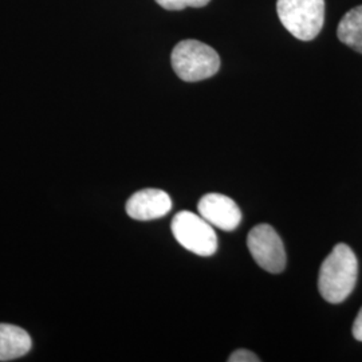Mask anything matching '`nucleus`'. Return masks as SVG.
Wrapping results in <instances>:
<instances>
[{"mask_svg":"<svg viewBox=\"0 0 362 362\" xmlns=\"http://www.w3.org/2000/svg\"><path fill=\"white\" fill-rule=\"evenodd\" d=\"M357 275L358 262L353 250L344 243L337 245L320 270L318 288L321 296L330 303L344 302L354 290Z\"/></svg>","mask_w":362,"mask_h":362,"instance_id":"nucleus-1","label":"nucleus"},{"mask_svg":"<svg viewBox=\"0 0 362 362\" xmlns=\"http://www.w3.org/2000/svg\"><path fill=\"white\" fill-rule=\"evenodd\" d=\"M177 77L185 82H199L214 77L220 69L219 54L203 42L187 39L179 42L170 55Z\"/></svg>","mask_w":362,"mask_h":362,"instance_id":"nucleus-2","label":"nucleus"},{"mask_svg":"<svg viewBox=\"0 0 362 362\" xmlns=\"http://www.w3.org/2000/svg\"><path fill=\"white\" fill-rule=\"evenodd\" d=\"M353 336L357 339V341H361L362 342V309L358 313L354 325H353Z\"/></svg>","mask_w":362,"mask_h":362,"instance_id":"nucleus-12","label":"nucleus"},{"mask_svg":"<svg viewBox=\"0 0 362 362\" xmlns=\"http://www.w3.org/2000/svg\"><path fill=\"white\" fill-rule=\"evenodd\" d=\"M211 0H156L158 6H161L164 10L168 11H180L188 7L200 8L206 7Z\"/></svg>","mask_w":362,"mask_h":362,"instance_id":"nucleus-10","label":"nucleus"},{"mask_svg":"<svg viewBox=\"0 0 362 362\" xmlns=\"http://www.w3.org/2000/svg\"><path fill=\"white\" fill-rule=\"evenodd\" d=\"M175 239L185 250L199 257H212L218 250V235L202 215L181 211L170 224Z\"/></svg>","mask_w":362,"mask_h":362,"instance_id":"nucleus-4","label":"nucleus"},{"mask_svg":"<svg viewBox=\"0 0 362 362\" xmlns=\"http://www.w3.org/2000/svg\"><path fill=\"white\" fill-rule=\"evenodd\" d=\"M230 362H259L260 358L255 353L247 349H238L233 351L228 358Z\"/></svg>","mask_w":362,"mask_h":362,"instance_id":"nucleus-11","label":"nucleus"},{"mask_svg":"<svg viewBox=\"0 0 362 362\" xmlns=\"http://www.w3.org/2000/svg\"><path fill=\"white\" fill-rule=\"evenodd\" d=\"M247 246L257 264L263 270L272 274H279L285 270V246L272 226H255L247 236Z\"/></svg>","mask_w":362,"mask_h":362,"instance_id":"nucleus-5","label":"nucleus"},{"mask_svg":"<svg viewBox=\"0 0 362 362\" xmlns=\"http://www.w3.org/2000/svg\"><path fill=\"white\" fill-rule=\"evenodd\" d=\"M281 23L296 38L309 42L318 37L325 23V0H278Z\"/></svg>","mask_w":362,"mask_h":362,"instance_id":"nucleus-3","label":"nucleus"},{"mask_svg":"<svg viewBox=\"0 0 362 362\" xmlns=\"http://www.w3.org/2000/svg\"><path fill=\"white\" fill-rule=\"evenodd\" d=\"M31 337L15 325L0 324V361H13L31 350Z\"/></svg>","mask_w":362,"mask_h":362,"instance_id":"nucleus-8","label":"nucleus"},{"mask_svg":"<svg viewBox=\"0 0 362 362\" xmlns=\"http://www.w3.org/2000/svg\"><path fill=\"white\" fill-rule=\"evenodd\" d=\"M337 35L350 49L362 54V6L344 15L337 28Z\"/></svg>","mask_w":362,"mask_h":362,"instance_id":"nucleus-9","label":"nucleus"},{"mask_svg":"<svg viewBox=\"0 0 362 362\" xmlns=\"http://www.w3.org/2000/svg\"><path fill=\"white\" fill-rule=\"evenodd\" d=\"M172 209V200L165 191L146 188L132 194L127 203V214L134 220L160 219L168 215Z\"/></svg>","mask_w":362,"mask_h":362,"instance_id":"nucleus-7","label":"nucleus"},{"mask_svg":"<svg viewBox=\"0 0 362 362\" xmlns=\"http://www.w3.org/2000/svg\"><path fill=\"white\" fill-rule=\"evenodd\" d=\"M197 209L211 226L223 231H233L242 221V212L238 204L226 194H204L197 204Z\"/></svg>","mask_w":362,"mask_h":362,"instance_id":"nucleus-6","label":"nucleus"}]
</instances>
